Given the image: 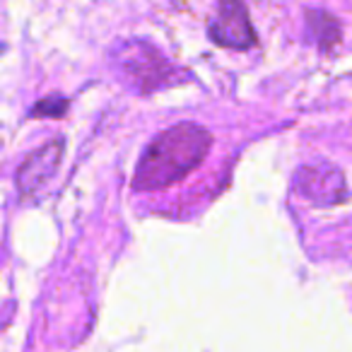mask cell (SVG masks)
Instances as JSON below:
<instances>
[{"label": "cell", "mask_w": 352, "mask_h": 352, "mask_svg": "<svg viewBox=\"0 0 352 352\" xmlns=\"http://www.w3.org/2000/svg\"><path fill=\"white\" fill-rule=\"evenodd\" d=\"M212 135L198 123H176L155 138L142 152L133 176V191H162L174 186L203 164Z\"/></svg>", "instance_id": "cell-1"}, {"label": "cell", "mask_w": 352, "mask_h": 352, "mask_svg": "<svg viewBox=\"0 0 352 352\" xmlns=\"http://www.w3.org/2000/svg\"><path fill=\"white\" fill-rule=\"evenodd\" d=\"M116 63L123 78L140 92H152V89L171 87L179 82L174 78V65L145 41H131V44L121 46L116 54Z\"/></svg>", "instance_id": "cell-2"}, {"label": "cell", "mask_w": 352, "mask_h": 352, "mask_svg": "<svg viewBox=\"0 0 352 352\" xmlns=\"http://www.w3.org/2000/svg\"><path fill=\"white\" fill-rule=\"evenodd\" d=\"M294 188L304 201L314 206H338L347 198V184L342 171L331 162H309L294 176Z\"/></svg>", "instance_id": "cell-3"}, {"label": "cell", "mask_w": 352, "mask_h": 352, "mask_svg": "<svg viewBox=\"0 0 352 352\" xmlns=\"http://www.w3.org/2000/svg\"><path fill=\"white\" fill-rule=\"evenodd\" d=\"M208 36L225 49H249L256 44V32L251 27L249 12L241 0H220V12L208 27Z\"/></svg>", "instance_id": "cell-4"}, {"label": "cell", "mask_w": 352, "mask_h": 352, "mask_svg": "<svg viewBox=\"0 0 352 352\" xmlns=\"http://www.w3.org/2000/svg\"><path fill=\"white\" fill-rule=\"evenodd\" d=\"M63 147L65 142L60 138L41 145L39 150H34L25 160V164L17 171V191L22 198H32L39 191H44V186L56 176L63 160Z\"/></svg>", "instance_id": "cell-5"}, {"label": "cell", "mask_w": 352, "mask_h": 352, "mask_svg": "<svg viewBox=\"0 0 352 352\" xmlns=\"http://www.w3.org/2000/svg\"><path fill=\"white\" fill-rule=\"evenodd\" d=\"M307 22H309V30H311L314 39L321 44V49H331V46L338 44V39H340V27L333 20V15L311 10L307 15Z\"/></svg>", "instance_id": "cell-6"}, {"label": "cell", "mask_w": 352, "mask_h": 352, "mask_svg": "<svg viewBox=\"0 0 352 352\" xmlns=\"http://www.w3.org/2000/svg\"><path fill=\"white\" fill-rule=\"evenodd\" d=\"M68 109V99L63 97H49L44 102H39L34 109H32V116H49V118H58L65 113Z\"/></svg>", "instance_id": "cell-7"}]
</instances>
